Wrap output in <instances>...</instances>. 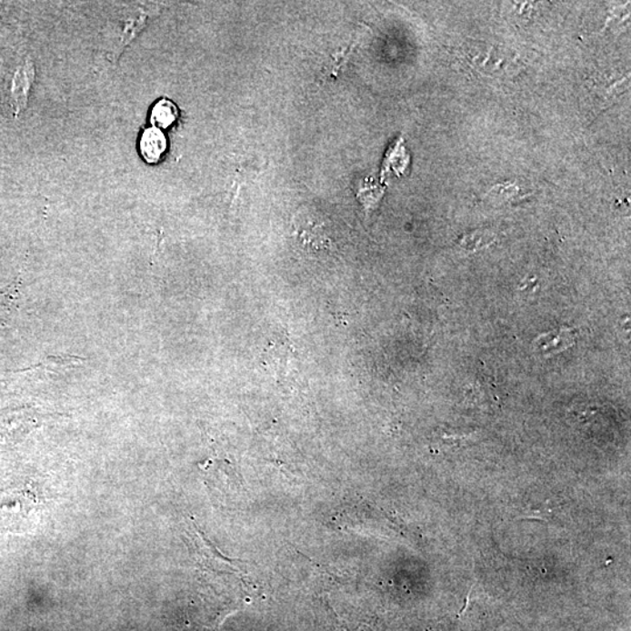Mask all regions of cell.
I'll return each instance as SVG.
<instances>
[{
  "mask_svg": "<svg viewBox=\"0 0 631 631\" xmlns=\"http://www.w3.org/2000/svg\"><path fill=\"white\" fill-rule=\"evenodd\" d=\"M35 77V64L30 59L16 68L11 87V105L14 106L15 117L26 108Z\"/></svg>",
  "mask_w": 631,
  "mask_h": 631,
  "instance_id": "6da1fadb",
  "label": "cell"
},
{
  "mask_svg": "<svg viewBox=\"0 0 631 631\" xmlns=\"http://www.w3.org/2000/svg\"><path fill=\"white\" fill-rule=\"evenodd\" d=\"M166 149V137L164 136L161 130L150 128L143 133L141 142H139V150H141L142 157L146 163L155 164L161 161Z\"/></svg>",
  "mask_w": 631,
  "mask_h": 631,
  "instance_id": "7a4b0ae2",
  "label": "cell"
},
{
  "mask_svg": "<svg viewBox=\"0 0 631 631\" xmlns=\"http://www.w3.org/2000/svg\"><path fill=\"white\" fill-rule=\"evenodd\" d=\"M178 117V109L175 104L169 100L157 102L151 112V123L155 129H166L174 125Z\"/></svg>",
  "mask_w": 631,
  "mask_h": 631,
  "instance_id": "3957f363",
  "label": "cell"
}]
</instances>
